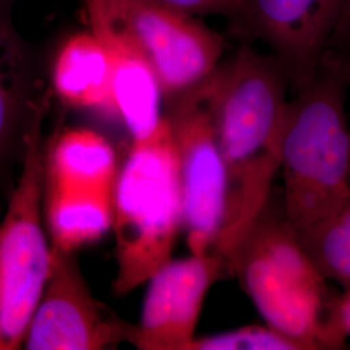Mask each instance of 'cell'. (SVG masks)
Returning a JSON list of instances; mask_svg holds the SVG:
<instances>
[{
	"label": "cell",
	"mask_w": 350,
	"mask_h": 350,
	"mask_svg": "<svg viewBox=\"0 0 350 350\" xmlns=\"http://www.w3.org/2000/svg\"><path fill=\"white\" fill-rule=\"evenodd\" d=\"M289 88L291 79L282 62L250 44L241 46L209 77L211 105L226 169L225 218L213 252L227 267L274 192Z\"/></svg>",
	"instance_id": "6da1fadb"
},
{
	"label": "cell",
	"mask_w": 350,
	"mask_h": 350,
	"mask_svg": "<svg viewBox=\"0 0 350 350\" xmlns=\"http://www.w3.org/2000/svg\"><path fill=\"white\" fill-rule=\"evenodd\" d=\"M289 99L282 142V199L295 231L325 219L350 198V81L328 56Z\"/></svg>",
	"instance_id": "7a4b0ae2"
},
{
	"label": "cell",
	"mask_w": 350,
	"mask_h": 350,
	"mask_svg": "<svg viewBox=\"0 0 350 350\" xmlns=\"http://www.w3.org/2000/svg\"><path fill=\"white\" fill-rule=\"evenodd\" d=\"M266 323L306 349H338L347 338L336 317L338 299L301 247L288 221L282 192L262 213L228 261Z\"/></svg>",
	"instance_id": "3957f363"
},
{
	"label": "cell",
	"mask_w": 350,
	"mask_h": 350,
	"mask_svg": "<svg viewBox=\"0 0 350 350\" xmlns=\"http://www.w3.org/2000/svg\"><path fill=\"white\" fill-rule=\"evenodd\" d=\"M183 224L182 193L170 126L165 117L150 137L134 140L112 189L116 295L147 283L172 260Z\"/></svg>",
	"instance_id": "277c9868"
},
{
	"label": "cell",
	"mask_w": 350,
	"mask_h": 350,
	"mask_svg": "<svg viewBox=\"0 0 350 350\" xmlns=\"http://www.w3.org/2000/svg\"><path fill=\"white\" fill-rule=\"evenodd\" d=\"M44 114L26 134L20 175L0 221V350L23 348L27 325L50 275L51 243L43 214Z\"/></svg>",
	"instance_id": "5b68a950"
},
{
	"label": "cell",
	"mask_w": 350,
	"mask_h": 350,
	"mask_svg": "<svg viewBox=\"0 0 350 350\" xmlns=\"http://www.w3.org/2000/svg\"><path fill=\"white\" fill-rule=\"evenodd\" d=\"M90 29L124 38L153 68L167 100L215 72L224 40L196 17L152 0H82Z\"/></svg>",
	"instance_id": "8992f818"
},
{
	"label": "cell",
	"mask_w": 350,
	"mask_h": 350,
	"mask_svg": "<svg viewBox=\"0 0 350 350\" xmlns=\"http://www.w3.org/2000/svg\"><path fill=\"white\" fill-rule=\"evenodd\" d=\"M170 126L182 193V227L192 254L214 250L224 224L226 169L214 122L209 77L169 100Z\"/></svg>",
	"instance_id": "52a82bcc"
},
{
	"label": "cell",
	"mask_w": 350,
	"mask_h": 350,
	"mask_svg": "<svg viewBox=\"0 0 350 350\" xmlns=\"http://www.w3.org/2000/svg\"><path fill=\"white\" fill-rule=\"evenodd\" d=\"M135 325L96 300L75 252L51 245L50 275L26 329L27 350H101L130 342Z\"/></svg>",
	"instance_id": "ba28073f"
},
{
	"label": "cell",
	"mask_w": 350,
	"mask_h": 350,
	"mask_svg": "<svg viewBox=\"0 0 350 350\" xmlns=\"http://www.w3.org/2000/svg\"><path fill=\"white\" fill-rule=\"evenodd\" d=\"M348 0H241V36L265 43L287 69L292 88L323 62Z\"/></svg>",
	"instance_id": "9c48e42d"
},
{
	"label": "cell",
	"mask_w": 350,
	"mask_h": 350,
	"mask_svg": "<svg viewBox=\"0 0 350 350\" xmlns=\"http://www.w3.org/2000/svg\"><path fill=\"white\" fill-rule=\"evenodd\" d=\"M226 271L225 260L215 252L165 263L147 282L131 345L139 350H189L208 291Z\"/></svg>",
	"instance_id": "30bf717a"
},
{
	"label": "cell",
	"mask_w": 350,
	"mask_h": 350,
	"mask_svg": "<svg viewBox=\"0 0 350 350\" xmlns=\"http://www.w3.org/2000/svg\"><path fill=\"white\" fill-rule=\"evenodd\" d=\"M44 113L33 56L0 5V170L21 159L29 129Z\"/></svg>",
	"instance_id": "8fae6325"
},
{
	"label": "cell",
	"mask_w": 350,
	"mask_h": 350,
	"mask_svg": "<svg viewBox=\"0 0 350 350\" xmlns=\"http://www.w3.org/2000/svg\"><path fill=\"white\" fill-rule=\"evenodd\" d=\"M112 52L94 30L75 33L60 46L52 86L65 105L112 114Z\"/></svg>",
	"instance_id": "7c38bea8"
},
{
	"label": "cell",
	"mask_w": 350,
	"mask_h": 350,
	"mask_svg": "<svg viewBox=\"0 0 350 350\" xmlns=\"http://www.w3.org/2000/svg\"><path fill=\"white\" fill-rule=\"evenodd\" d=\"M96 34L112 52L113 117L124 122L133 142L148 138L165 120L161 105L165 95L159 78L146 57L124 38Z\"/></svg>",
	"instance_id": "4fadbf2b"
},
{
	"label": "cell",
	"mask_w": 350,
	"mask_h": 350,
	"mask_svg": "<svg viewBox=\"0 0 350 350\" xmlns=\"http://www.w3.org/2000/svg\"><path fill=\"white\" fill-rule=\"evenodd\" d=\"M117 172L112 144L92 130H65L47 143V187L112 192Z\"/></svg>",
	"instance_id": "5bb4252c"
},
{
	"label": "cell",
	"mask_w": 350,
	"mask_h": 350,
	"mask_svg": "<svg viewBox=\"0 0 350 350\" xmlns=\"http://www.w3.org/2000/svg\"><path fill=\"white\" fill-rule=\"evenodd\" d=\"M43 214L51 245L75 252L112 228V192L44 185Z\"/></svg>",
	"instance_id": "9a60e30c"
},
{
	"label": "cell",
	"mask_w": 350,
	"mask_h": 350,
	"mask_svg": "<svg viewBox=\"0 0 350 350\" xmlns=\"http://www.w3.org/2000/svg\"><path fill=\"white\" fill-rule=\"evenodd\" d=\"M301 247L327 280L350 287V198L318 224L296 231Z\"/></svg>",
	"instance_id": "2e32d148"
},
{
	"label": "cell",
	"mask_w": 350,
	"mask_h": 350,
	"mask_svg": "<svg viewBox=\"0 0 350 350\" xmlns=\"http://www.w3.org/2000/svg\"><path fill=\"white\" fill-rule=\"evenodd\" d=\"M189 350H308L271 325H247L206 338H196Z\"/></svg>",
	"instance_id": "e0dca14e"
},
{
	"label": "cell",
	"mask_w": 350,
	"mask_h": 350,
	"mask_svg": "<svg viewBox=\"0 0 350 350\" xmlns=\"http://www.w3.org/2000/svg\"><path fill=\"white\" fill-rule=\"evenodd\" d=\"M170 10L192 17L225 16L232 23L238 18L241 0H152Z\"/></svg>",
	"instance_id": "ac0fdd59"
},
{
	"label": "cell",
	"mask_w": 350,
	"mask_h": 350,
	"mask_svg": "<svg viewBox=\"0 0 350 350\" xmlns=\"http://www.w3.org/2000/svg\"><path fill=\"white\" fill-rule=\"evenodd\" d=\"M325 56L338 64L350 81V0H348L335 27Z\"/></svg>",
	"instance_id": "d6986e66"
},
{
	"label": "cell",
	"mask_w": 350,
	"mask_h": 350,
	"mask_svg": "<svg viewBox=\"0 0 350 350\" xmlns=\"http://www.w3.org/2000/svg\"><path fill=\"white\" fill-rule=\"evenodd\" d=\"M336 317L342 332L348 336L350 335V287L347 288V292L338 299Z\"/></svg>",
	"instance_id": "ffe728a7"
}]
</instances>
